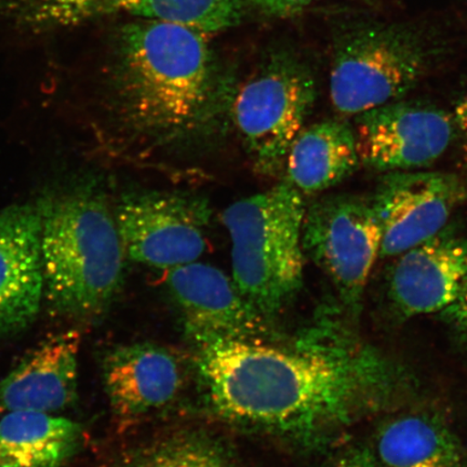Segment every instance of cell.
Masks as SVG:
<instances>
[{
    "label": "cell",
    "instance_id": "cell-1",
    "mask_svg": "<svg viewBox=\"0 0 467 467\" xmlns=\"http://www.w3.org/2000/svg\"><path fill=\"white\" fill-rule=\"evenodd\" d=\"M198 366L219 416L312 436L384 410L407 394L411 381L387 355L337 326L295 349L258 340L204 344Z\"/></svg>",
    "mask_w": 467,
    "mask_h": 467
},
{
    "label": "cell",
    "instance_id": "cell-2",
    "mask_svg": "<svg viewBox=\"0 0 467 467\" xmlns=\"http://www.w3.org/2000/svg\"><path fill=\"white\" fill-rule=\"evenodd\" d=\"M208 35L146 19L121 29L113 78L116 114L133 136L175 149L223 130L236 87L222 71Z\"/></svg>",
    "mask_w": 467,
    "mask_h": 467
},
{
    "label": "cell",
    "instance_id": "cell-3",
    "mask_svg": "<svg viewBox=\"0 0 467 467\" xmlns=\"http://www.w3.org/2000/svg\"><path fill=\"white\" fill-rule=\"evenodd\" d=\"M38 208L47 299L68 317L101 314L120 289L127 256L107 202L96 192L72 191Z\"/></svg>",
    "mask_w": 467,
    "mask_h": 467
},
{
    "label": "cell",
    "instance_id": "cell-4",
    "mask_svg": "<svg viewBox=\"0 0 467 467\" xmlns=\"http://www.w3.org/2000/svg\"><path fill=\"white\" fill-rule=\"evenodd\" d=\"M306 213L301 192L285 180L232 203L222 215L232 242L234 283L263 317L279 311L302 287Z\"/></svg>",
    "mask_w": 467,
    "mask_h": 467
},
{
    "label": "cell",
    "instance_id": "cell-5",
    "mask_svg": "<svg viewBox=\"0 0 467 467\" xmlns=\"http://www.w3.org/2000/svg\"><path fill=\"white\" fill-rule=\"evenodd\" d=\"M317 87L307 64L277 50L234 93L231 119L254 171L267 177L285 171L291 145L317 102Z\"/></svg>",
    "mask_w": 467,
    "mask_h": 467
},
{
    "label": "cell",
    "instance_id": "cell-6",
    "mask_svg": "<svg viewBox=\"0 0 467 467\" xmlns=\"http://www.w3.org/2000/svg\"><path fill=\"white\" fill-rule=\"evenodd\" d=\"M428 64L418 36L400 26L370 25L337 38L330 73V99L337 112L358 116L401 100L416 87Z\"/></svg>",
    "mask_w": 467,
    "mask_h": 467
},
{
    "label": "cell",
    "instance_id": "cell-7",
    "mask_svg": "<svg viewBox=\"0 0 467 467\" xmlns=\"http://www.w3.org/2000/svg\"><path fill=\"white\" fill-rule=\"evenodd\" d=\"M302 243L305 254L334 284L348 313L358 317L382 244L371 197L340 194L315 201L306 208Z\"/></svg>",
    "mask_w": 467,
    "mask_h": 467
},
{
    "label": "cell",
    "instance_id": "cell-8",
    "mask_svg": "<svg viewBox=\"0 0 467 467\" xmlns=\"http://www.w3.org/2000/svg\"><path fill=\"white\" fill-rule=\"evenodd\" d=\"M212 217L206 198L166 192L126 194L115 213L128 258L168 271L201 258Z\"/></svg>",
    "mask_w": 467,
    "mask_h": 467
},
{
    "label": "cell",
    "instance_id": "cell-9",
    "mask_svg": "<svg viewBox=\"0 0 467 467\" xmlns=\"http://www.w3.org/2000/svg\"><path fill=\"white\" fill-rule=\"evenodd\" d=\"M355 117L360 165L383 173L422 171L454 138L453 116L433 105L399 100Z\"/></svg>",
    "mask_w": 467,
    "mask_h": 467
},
{
    "label": "cell",
    "instance_id": "cell-10",
    "mask_svg": "<svg viewBox=\"0 0 467 467\" xmlns=\"http://www.w3.org/2000/svg\"><path fill=\"white\" fill-rule=\"evenodd\" d=\"M371 200L382 231L379 258H395L445 229L467 202V184L452 173L388 172Z\"/></svg>",
    "mask_w": 467,
    "mask_h": 467
},
{
    "label": "cell",
    "instance_id": "cell-11",
    "mask_svg": "<svg viewBox=\"0 0 467 467\" xmlns=\"http://www.w3.org/2000/svg\"><path fill=\"white\" fill-rule=\"evenodd\" d=\"M167 288L200 347L222 340H258L266 332L265 317L217 267L196 261L172 268Z\"/></svg>",
    "mask_w": 467,
    "mask_h": 467
},
{
    "label": "cell",
    "instance_id": "cell-12",
    "mask_svg": "<svg viewBox=\"0 0 467 467\" xmlns=\"http://www.w3.org/2000/svg\"><path fill=\"white\" fill-rule=\"evenodd\" d=\"M17 16L37 26H73L128 15L178 23L213 34L241 23L243 0H11Z\"/></svg>",
    "mask_w": 467,
    "mask_h": 467
},
{
    "label": "cell",
    "instance_id": "cell-13",
    "mask_svg": "<svg viewBox=\"0 0 467 467\" xmlns=\"http://www.w3.org/2000/svg\"><path fill=\"white\" fill-rule=\"evenodd\" d=\"M395 258L388 276L394 311L405 319L441 313L457 297L467 275V238L447 225Z\"/></svg>",
    "mask_w": 467,
    "mask_h": 467
},
{
    "label": "cell",
    "instance_id": "cell-14",
    "mask_svg": "<svg viewBox=\"0 0 467 467\" xmlns=\"http://www.w3.org/2000/svg\"><path fill=\"white\" fill-rule=\"evenodd\" d=\"M40 231L38 206L0 212V337L26 329L39 312L45 292Z\"/></svg>",
    "mask_w": 467,
    "mask_h": 467
},
{
    "label": "cell",
    "instance_id": "cell-15",
    "mask_svg": "<svg viewBox=\"0 0 467 467\" xmlns=\"http://www.w3.org/2000/svg\"><path fill=\"white\" fill-rule=\"evenodd\" d=\"M80 335L67 331L46 340L0 381V416L54 413L78 399Z\"/></svg>",
    "mask_w": 467,
    "mask_h": 467
},
{
    "label": "cell",
    "instance_id": "cell-16",
    "mask_svg": "<svg viewBox=\"0 0 467 467\" xmlns=\"http://www.w3.org/2000/svg\"><path fill=\"white\" fill-rule=\"evenodd\" d=\"M103 376L110 405L121 417L141 416L171 404L184 381L175 356L149 343L112 350L105 358Z\"/></svg>",
    "mask_w": 467,
    "mask_h": 467
},
{
    "label": "cell",
    "instance_id": "cell-17",
    "mask_svg": "<svg viewBox=\"0 0 467 467\" xmlns=\"http://www.w3.org/2000/svg\"><path fill=\"white\" fill-rule=\"evenodd\" d=\"M359 165L353 128L328 119L303 128L285 161V180L301 194H318L343 182Z\"/></svg>",
    "mask_w": 467,
    "mask_h": 467
},
{
    "label": "cell",
    "instance_id": "cell-18",
    "mask_svg": "<svg viewBox=\"0 0 467 467\" xmlns=\"http://www.w3.org/2000/svg\"><path fill=\"white\" fill-rule=\"evenodd\" d=\"M83 441V426L71 420L49 413H5L0 419V467H61Z\"/></svg>",
    "mask_w": 467,
    "mask_h": 467
},
{
    "label": "cell",
    "instance_id": "cell-19",
    "mask_svg": "<svg viewBox=\"0 0 467 467\" xmlns=\"http://www.w3.org/2000/svg\"><path fill=\"white\" fill-rule=\"evenodd\" d=\"M379 467H465L457 435L441 420L411 413L388 420L376 436Z\"/></svg>",
    "mask_w": 467,
    "mask_h": 467
},
{
    "label": "cell",
    "instance_id": "cell-20",
    "mask_svg": "<svg viewBox=\"0 0 467 467\" xmlns=\"http://www.w3.org/2000/svg\"><path fill=\"white\" fill-rule=\"evenodd\" d=\"M131 467H232L217 449L207 443L184 441L151 452Z\"/></svg>",
    "mask_w": 467,
    "mask_h": 467
},
{
    "label": "cell",
    "instance_id": "cell-21",
    "mask_svg": "<svg viewBox=\"0 0 467 467\" xmlns=\"http://www.w3.org/2000/svg\"><path fill=\"white\" fill-rule=\"evenodd\" d=\"M440 315L448 329H451L454 340L467 350V275L457 297Z\"/></svg>",
    "mask_w": 467,
    "mask_h": 467
},
{
    "label": "cell",
    "instance_id": "cell-22",
    "mask_svg": "<svg viewBox=\"0 0 467 467\" xmlns=\"http://www.w3.org/2000/svg\"><path fill=\"white\" fill-rule=\"evenodd\" d=\"M251 7L266 16H288L300 13L319 0H246Z\"/></svg>",
    "mask_w": 467,
    "mask_h": 467
},
{
    "label": "cell",
    "instance_id": "cell-23",
    "mask_svg": "<svg viewBox=\"0 0 467 467\" xmlns=\"http://www.w3.org/2000/svg\"><path fill=\"white\" fill-rule=\"evenodd\" d=\"M330 467H379L375 454L363 446L348 449Z\"/></svg>",
    "mask_w": 467,
    "mask_h": 467
},
{
    "label": "cell",
    "instance_id": "cell-24",
    "mask_svg": "<svg viewBox=\"0 0 467 467\" xmlns=\"http://www.w3.org/2000/svg\"><path fill=\"white\" fill-rule=\"evenodd\" d=\"M453 119L455 128L462 138L464 159L467 161V93L454 108Z\"/></svg>",
    "mask_w": 467,
    "mask_h": 467
}]
</instances>
